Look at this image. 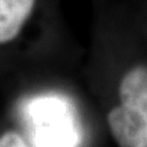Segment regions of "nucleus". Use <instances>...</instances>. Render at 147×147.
Returning a JSON list of instances; mask_svg holds the SVG:
<instances>
[{
    "mask_svg": "<svg viewBox=\"0 0 147 147\" xmlns=\"http://www.w3.org/2000/svg\"><path fill=\"white\" fill-rule=\"evenodd\" d=\"M120 104L108 114V125L120 147H147V67L129 70L119 86Z\"/></svg>",
    "mask_w": 147,
    "mask_h": 147,
    "instance_id": "obj_1",
    "label": "nucleus"
},
{
    "mask_svg": "<svg viewBox=\"0 0 147 147\" xmlns=\"http://www.w3.org/2000/svg\"><path fill=\"white\" fill-rule=\"evenodd\" d=\"M31 115L34 120V140L38 147H75L79 134L66 104L57 98L33 102Z\"/></svg>",
    "mask_w": 147,
    "mask_h": 147,
    "instance_id": "obj_2",
    "label": "nucleus"
},
{
    "mask_svg": "<svg viewBox=\"0 0 147 147\" xmlns=\"http://www.w3.org/2000/svg\"><path fill=\"white\" fill-rule=\"evenodd\" d=\"M36 0H0V44L15 39L32 13Z\"/></svg>",
    "mask_w": 147,
    "mask_h": 147,
    "instance_id": "obj_3",
    "label": "nucleus"
},
{
    "mask_svg": "<svg viewBox=\"0 0 147 147\" xmlns=\"http://www.w3.org/2000/svg\"><path fill=\"white\" fill-rule=\"evenodd\" d=\"M0 147H28L20 134L6 131L0 136Z\"/></svg>",
    "mask_w": 147,
    "mask_h": 147,
    "instance_id": "obj_4",
    "label": "nucleus"
}]
</instances>
